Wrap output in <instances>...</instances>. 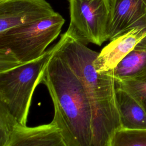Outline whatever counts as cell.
I'll return each mask as SVG.
<instances>
[{"label": "cell", "instance_id": "cell-14", "mask_svg": "<svg viewBox=\"0 0 146 146\" xmlns=\"http://www.w3.org/2000/svg\"><path fill=\"white\" fill-rule=\"evenodd\" d=\"M19 123L0 104V146H3Z\"/></svg>", "mask_w": 146, "mask_h": 146}, {"label": "cell", "instance_id": "cell-15", "mask_svg": "<svg viewBox=\"0 0 146 146\" xmlns=\"http://www.w3.org/2000/svg\"><path fill=\"white\" fill-rule=\"evenodd\" d=\"M106 146H110V144H107V145H106Z\"/></svg>", "mask_w": 146, "mask_h": 146}, {"label": "cell", "instance_id": "cell-11", "mask_svg": "<svg viewBox=\"0 0 146 146\" xmlns=\"http://www.w3.org/2000/svg\"><path fill=\"white\" fill-rule=\"evenodd\" d=\"M146 72V36L113 70L116 82L136 77Z\"/></svg>", "mask_w": 146, "mask_h": 146}, {"label": "cell", "instance_id": "cell-8", "mask_svg": "<svg viewBox=\"0 0 146 146\" xmlns=\"http://www.w3.org/2000/svg\"><path fill=\"white\" fill-rule=\"evenodd\" d=\"M3 146H71L61 129L53 121L27 127L18 124Z\"/></svg>", "mask_w": 146, "mask_h": 146}, {"label": "cell", "instance_id": "cell-3", "mask_svg": "<svg viewBox=\"0 0 146 146\" xmlns=\"http://www.w3.org/2000/svg\"><path fill=\"white\" fill-rule=\"evenodd\" d=\"M65 19L58 13L0 34V72L40 58L59 36Z\"/></svg>", "mask_w": 146, "mask_h": 146}, {"label": "cell", "instance_id": "cell-6", "mask_svg": "<svg viewBox=\"0 0 146 146\" xmlns=\"http://www.w3.org/2000/svg\"><path fill=\"white\" fill-rule=\"evenodd\" d=\"M56 13L46 0H0V34L47 18Z\"/></svg>", "mask_w": 146, "mask_h": 146}, {"label": "cell", "instance_id": "cell-7", "mask_svg": "<svg viewBox=\"0 0 146 146\" xmlns=\"http://www.w3.org/2000/svg\"><path fill=\"white\" fill-rule=\"evenodd\" d=\"M138 27H146V0H111L108 40Z\"/></svg>", "mask_w": 146, "mask_h": 146}, {"label": "cell", "instance_id": "cell-13", "mask_svg": "<svg viewBox=\"0 0 146 146\" xmlns=\"http://www.w3.org/2000/svg\"><path fill=\"white\" fill-rule=\"evenodd\" d=\"M116 86L132 95L146 112V72L132 79L116 82Z\"/></svg>", "mask_w": 146, "mask_h": 146}, {"label": "cell", "instance_id": "cell-1", "mask_svg": "<svg viewBox=\"0 0 146 146\" xmlns=\"http://www.w3.org/2000/svg\"><path fill=\"white\" fill-rule=\"evenodd\" d=\"M56 51L81 82L92 112V146H106L121 128L113 70L99 72L93 63L99 52L65 33L55 44Z\"/></svg>", "mask_w": 146, "mask_h": 146}, {"label": "cell", "instance_id": "cell-5", "mask_svg": "<svg viewBox=\"0 0 146 146\" xmlns=\"http://www.w3.org/2000/svg\"><path fill=\"white\" fill-rule=\"evenodd\" d=\"M70 21L67 30L84 44L101 46L108 40L111 0H68Z\"/></svg>", "mask_w": 146, "mask_h": 146}, {"label": "cell", "instance_id": "cell-12", "mask_svg": "<svg viewBox=\"0 0 146 146\" xmlns=\"http://www.w3.org/2000/svg\"><path fill=\"white\" fill-rule=\"evenodd\" d=\"M110 146H146V129L120 128L111 136Z\"/></svg>", "mask_w": 146, "mask_h": 146}, {"label": "cell", "instance_id": "cell-4", "mask_svg": "<svg viewBox=\"0 0 146 146\" xmlns=\"http://www.w3.org/2000/svg\"><path fill=\"white\" fill-rule=\"evenodd\" d=\"M53 50L54 46L37 59L0 72V104L21 125H26L34 90Z\"/></svg>", "mask_w": 146, "mask_h": 146}, {"label": "cell", "instance_id": "cell-2", "mask_svg": "<svg viewBox=\"0 0 146 146\" xmlns=\"http://www.w3.org/2000/svg\"><path fill=\"white\" fill-rule=\"evenodd\" d=\"M51 98L52 120L71 146H92V112L84 88L55 44L40 79Z\"/></svg>", "mask_w": 146, "mask_h": 146}, {"label": "cell", "instance_id": "cell-10", "mask_svg": "<svg viewBox=\"0 0 146 146\" xmlns=\"http://www.w3.org/2000/svg\"><path fill=\"white\" fill-rule=\"evenodd\" d=\"M116 95L121 128L146 129V112L140 104L122 88L116 87Z\"/></svg>", "mask_w": 146, "mask_h": 146}, {"label": "cell", "instance_id": "cell-9", "mask_svg": "<svg viewBox=\"0 0 146 146\" xmlns=\"http://www.w3.org/2000/svg\"><path fill=\"white\" fill-rule=\"evenodd\" d=\"M145 36L146 27H138L110 40L94 61L93 64L96 71L102 72L113 70Z\"/></svg>", "mask_w": 146, "mask_h": 146}]
</instances>
